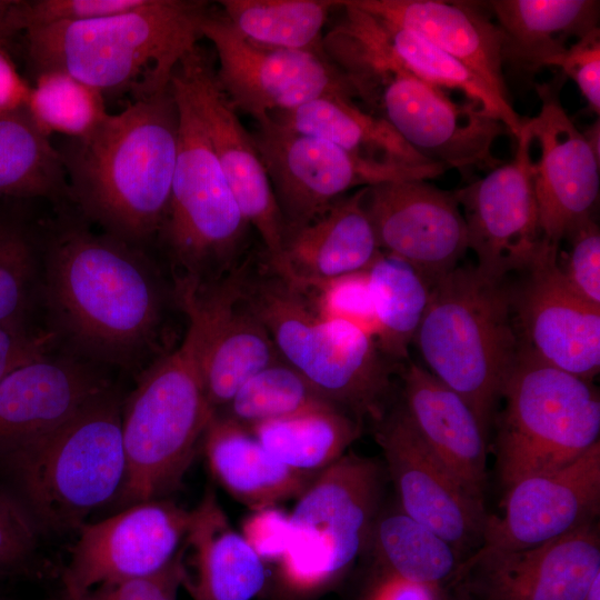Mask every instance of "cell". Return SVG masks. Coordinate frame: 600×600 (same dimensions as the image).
Masks as SVG:
<instances>
[{
	"instance_id": "obj_1",
	"label": "cell",
	"mask_w": 600,
	"mask_h": 600,
	"mask_svg": "<svg viewBox=\"0 0 600 600\" xmlns=\"http://www.w3.org/2000/svg\"><path fill=\"white\" fill-rule=\"evenodd\" d=\"M41 294L62 332L83 358L130 364L154 342L167 292L138 244L69 227L48 244Z\"/></svg>"
},
{
	"instance_id": "obj_2",
	"label": "cell",
	"mask_w": 600,
	"mask_h": 600,
	"mask_svg": "<svg viewBox=\"0 0 600 600\" xmlns=\"http://www.w3.org/2000/svg\"><path fill=\"white\" fill-rule=\"evenodd\" d=\"M179 112L169 86L134 98L60 151L68 193L103 232L141 246L158 233L176 169Z\"/></svg>"
},
{
	"instance_id": "obj_3",
	"label": "cell",
	"mask_w": 600,
	"mask_h": 600,
	"mask_svg": "<svg viewBox=\"0 0 600 600\" xmlns=\"http://www.w3.org/2000/svg\"><path fill=\"white\" fill-rule=\"evenodd\" d=\"M210 11L201 0H144L117 16L27 29L26 49L37 73L62 71L103 94L137 98L170 84Z\"/></svg>"
},
{
	"instance_id": "obj_4",
	"label": "cell",
	"mask_w": 600,
	"mask_h": 600,
	"mask_svg": "<svg viewBox=\"0 0 600 600\" xmlns=\"http://www.w3.org/2000/svg\"><path fill=\"white\" fill-rule=\"evenodd\" d=\"M177 303L188 326L181 343L157 360L122 404L127 460L123 499H161L179 488L214 414L209 404L202 360L209 324L200 292L182 290Z\"/></svg>"
},
{
	"instance_id": "obj_5",
	"label": "cell",
	"mask_w": 600,
	"mask_h": 600,
	"mask_svg": "<svg viewBox=\"0 0 600 600\" xmlns=\"http://www.w3.org/2000/svg\"><path fill=\"white\" fill-rule=\"evenodd\" d=\"M413 343L426 369L462 397L488 433L520 351L504 280L456 267L430 287Z\"/></svg>"
},
{
	"instance_id": "obj_6",
	"label": "cell",
	"mask_w": 600,
	"mask_h": 600,
	"mask_svg": "<svg viewBox=\"0 0 600 600\" xmlns=\"http://www.w3.org/2000/svg\"><path fill=\"white\" fill-rule=\"evenodd\" d=\"M241 293L269 331L278 353L326 399L354 419L378 423L388 412L392 359L377 341L346 321L320 316L306 294L271 268L246 264Z\"/></svg>"
},
{
	"instance_id": "obj_7",
	"label": "cell",
	"mask_w": 600,
	"mask_h": 600,
	"mask_svg": "<svg viewBox=\"0 0 600 600\" xmlns=\"http://www.w3.org/2000/svg\"><path fill=\"white\" fill-rule=\"evenodd\" d=\"M384 479L379 462L353 452L316 476L289 513V543L269 600H316L347 577L368 551Z\"/></svg>"
},
{
	"instance_id": "obj_8",
	"label": "cell",
	"mask_w": 600,
	"mask_h": 600,
	"mask_svg": "<svg viewBox=\"0 0 600 600\" xmlns=\"http://www.w3.org/2000/svg\"><path fill=\"white\" fill-rule=\"evenodd\" d=\"M122 404L116 390L107 391L4 469L38 529H79L122 490Z\"/></svg>"
},
{
	"instance_id": "obj_9",
	"label": "cell",
	"mask_w": 600,
	"mask_h": 600,
	"mask_svg": "<svg viewBox=\"0 0 600 600\" xmlns=\"http://www.w3.org/2000/svg\"><path fill=\"white\" fill-rule=\"evenodd\" d=\"M179 112L176 169L159 230L176 289L199 291L246 261L250 224L243 217L202 126L184 94L171 83Z\"/></svg>"
},
{
	"instance_id": "obj_10",
	"label": "cell",
	"mask_w": 600,
	"mask_h": 600,
	"mask_svg": "<svg viewBox=\"0 0 600 600\" xmlns=\"http://www.w3.org/2000/svg\"><path fill=\"white\" fill-rule=\"evenodd\" d=\"M337 59L357 97L380 110L418 153L446 169L496 167L492 147L504 124L473 102H456L446 91L414 77L388 56L343 37Z\"/></svg>"
},
{
	"instance_id": "obj_11",
	"label": "cell",
	"mask_w": 600,
	"mask_h": 600,
	"mask_svg": "<svg viewBox=\"0 0 600 600\" xmlns=\"http://www.w3.org/2000/svg\"><path fill=\"white\" fill-rule=\"evenodd\" d=\"M502 399L496 464L506 489L568 466L599 441L600 398L592 381L519 351Z\"/></svg>"
},
{
	"instance_id": "obj_12",
	"label": "cell",
	"mask_w": 600,
	"mask_h": 600,
	"mask_svg": "<svg viewBox=\"0 0 600 600\" xmlns=\"http://www.w3.org/2000/svg\"><path fill=\"white\" fill-rule=\"evenodd\" d=\"M251 133L267 171L286 239L347 192L389 181L433 179L439 164L409 167L359 157L328 141L289 131L268 117Z\"/></svg>"
},
{
	"instance_id": "obj_13",
	"label": "cell",
	"mask_w": 600,
	"mask_h": 600,
	"mask_svg": "<svg viewBox=\"0 0 600 600\" xmlns=\"http://www.w3.org/2000/svg\"><path fill=\"white\" fill-rule=\"evenodd\" d=\"M171 83L187 98L228 180L240 210L264 247L271 270L292 283L284 259L286 229L251 133L219 84L198 44L179 61Z\"/></svg>"
},
{
	"instance_id": "obj_14",
	"label": "cell",
	"mask_w": 600,
	"mask_h": 600,
	"mask_svg": "<svg viewBox=\"0 0 600 600\" xmlns=\"http://www.w3.org/2000/svg\"><path fill=\"white\" fill-rule=\"evenodd\" d=\"M201 36L214 47L217 78L229 101L256 121L320 97L357 98L348 76L324 53L258 44L212 11Z\"/></svg>"
},
{
	"instance_id": "obj_15",
	"label": "cell",
	"mask_w": 600,
	"mask_h": 600,
	"mask_svg": "<svg viewBox=\"0 0 600 600\" xmlns=\"http://www.w3.org/2000/svg\"><path fill=\"white\" fill-rule=\"evenodd\" d=\"M511 161L454 191L462 211L468 248L486 277L504 280L513 271H527L542 251L534 191L530 134L523 123Z\"/></svg>"
},
{
	"instance_id": "obj_16",
	"label": "cell",
	"mask_w": 600,
	"mask_h": 600,
	"mask_svg": "<svg viewBox=\"0 0 600 600\" xmlns=\"http://www.w3.org/2000/svg\"><path fill=\"white\" fill-rule=\"evenodd\" d=\"M376 426L399 508L443 538L463 562L482 542L489 516L483 501L472 497L438 460L401 406Z\"/></svg>"
},
{
	"instance_id": "obj_17",
	"label": "cell",
	"mask_w": 600,
	"mask_h": 600,
	"mask_svg": "<svg viewBox=\"0 0 600 600\" xmlns=\"http://www.w3.org/2000/svg\"><path fill=\"white\" fill-rule=\"evenodd\" d=\"M190 517V511L161 498L131 503L103 520L84 522L71 549L64 589L84 593L163 568L182 547Z\"/></svg>"
},
{
	"instance_id": "obj_18",
	"label": "cell",
	"mask_w": 600,
	"mask_h": 600,
	"mask_svg": "<svg viewBox=\"0 0 600 600\" xmlns=\"http://www.w3.org/2000/svg\"><path fill=\"white\" fill-rule=\"evenodd\" d=\"M363 204L381 251L409 263L429 287L469 249L454 191L424 179L389 181L363 188Z\"/></svg>"
},
{
	"instance_id": "obj_19",
	"label": "cell",
	"mask_w": 600,
	"mask_h": 600,
	"mask_svg": "<svg viewBox=\"0 0 600 600\" xmlns=\"http://www.w3.org/2000/svg\"><path fill=\"white\" fill-rule=\"evenodd\" d=\"M501 517L489 514L480 547L467 559L532 548L600 513V441L568 466L524 478L507 489Z\"/></svg>"
},
{
	"instance_id": "obj_20",
	"label": "cell",
	"mask_w": 600,
	"mask_h": 600,
	"mask_svg": "<svg viewBox=\"0 0 600 600\" xmlns=\"http://www.w3.org/2000/svg\"><path fill=\"white\" fill-rule=\"evenodd\" d=\"M559 251L542 248L512 311L520 351L592 381L600 369V307L579 296L558 266Z\"/></svg>"
},
{
	"instance_id": "obj_21",
	"label": "cell",
	"mask_w": 600,
	"mask_h": 600,
	"mask_svg": "<svg viewBox=\"0 0 600 600\" xmlns=\"http://www.w3.org/2000/svg\"><path fill=\"white\" fill-rule=\"evenodd\" d=\"M539 112L522 119L538 157L533 158L534 191L542 244L559 251L570 230L592 217L600 187V158L569 118L558 86L537 87Z\"/></svg>"
},
{
	"instance_id": "obj_22",
	"label": "cell",
	"mask_w": 600,
	"mask_h": 600,
	"mask_svg": "<svg viewBox=\"0 0 600 600\" xmlns=\"http://www.w3.org/2000/svg\"><path fill=\"white\" fill-rule=\"evenodd\" d=\"M111 389L91 361L73 354L49 352L12 371L0 382V468Z\"/></svg>"
},
{
	"instance_id": "obj_23",
	"label": "cell",
	"mask_w": 600,
	"mask_h": 600,
	"mask_svg": "<svg viewBox=\"0 0 600 600\" xmlns=\"http://www.w3.org/2000/svg\"><path fill=\"white\" fill-rule=\"evenodd\" d=\"M599 574L596 521L532 548L466 559L453 579L479 600H581Z\"/></svg>"
},
{
	"instance_id": "obj_24",
	"label": "cell",
	"mask_w": 600,
	"mask_h": 600,
	"mask_svg": "<svg viewBox=\"0 0 600 600\" xmlns=\"http://www.w3.org/2000/svg\"><path fill=\"white\" fill-rule=\"evenodd\" d=\"M401 379L400 406L419 437L460 484L483 501L488 433L473 410L419 364L406 366Z\"/></svg>"
},
{
	"instance_id": "obj_25",
	"label": "cell",
	"mask_w": 600,
	"mask_h": 600,
	"mask_svg": "<svg viewBox=\"0 0 600 600\" xmlns=\"http://www.w3.org/2000/svg\"><path fill=\"white\" fill-rule=\"evenodd\" d=\"M357 9L426 39L453 57L501 99L504 80L501 34L477 2L439 0H348Z\"/></svg>"
},
{
	"instance_id": "obj_26",
	"label": "cell",
	"mask_w": 600,
	"mask_h": 600,
	"mask_svg": "<svg viewBox=\"0 0 600 600\" xmlns=\"http://www.w3.org/2000/svg\"><path fill=\"white\" fill-rule=\"evenodd\" d=\"M246 263L221 281L199 290L209 313L202 374L214 412L223 408L248 379L281 360L269 331L241 293Z\"/></svg>"
},
{
	"instance_id": "obj_27",
	"label": "cell",
	"mask_w": 600,
	"mask_h": 600,
	"mask_svg": "<svg viewBox=\"0 0 600 600\" xmlns=\"http://www.w3.org/2000/svg\"><path fill=\"white\" fill-rule=\"evenodd\" d=\"M182 587L192 600H253L268 584L266 563L237 532L213 489L190 510Z\"/></svg>"
},
{
	"instance_id": "obj_28",
	"label": "cell",
	"mask_w": 600,
	"mask_h": 600,
	"mask_svg": "<svg viewBox=\"0 0 600 600\" xmlns=\"http://www.w3.org/2000/svg\"><path fill=\"white\" fill-rule=\"evenodd\" d=\"M344 19L337 30L379 51L420 80L443 91L461 92L487 114L501 121L514 138L522 119L511 103L498 97L487 83L463 63L408 30L377 19L341 1Z\"/></svg>"
},
{
	"instance_id": "obj_29",
	"label": "cell",
	"mask_w": 600,
	"mask_h": 600,
	"mask_svg": "<svg viewBox=\"0 0 600 600\" xmlns=\"http://www.w3.org/2000/svg\"><path fill=\"white\" fill-rule=\"evenodd\" d=\"M381 252L363 204V188L337 200L284 242L297 288L367 270Z\"/></svg>"
},
{
	"instance_id": "obj_30",
	"label": "cell",
	"mask_w": 600,
	"mask_h": 600,
	"mask_svg": "<svg viewBox=\"0 0 600 600\" xmlns=\"http://www.w3.org/2000/svg\"><path fill=\"white\" fill-rule=\"evenodd\" d=\"M202 447L216 480L251 510L298 498L319 473L280 462L247 428L218 413L206 429Z\"/></svg>"
},
{
	"instance_id": "obj_31",
	"label": "cell",
	"mask_w": 600,
	"mask_h": 600,
	"mask_svg": "<svg viewBox=\"0 0 600 600\" xmlns=\"http://www.w3.org/2000/svg\"><path fill=\"white\" fill-rule=\"evenodd\" d=\"M496 19L503 67L534 73L561 53L571 39L598 28L596 0H493L478 2Z\"/></svg>"
},
{
	"instance_id": "obj_32",
	"label": "cell",
	"mask_w": 600,
	"mask_h": 600,
	"mask_svg": "<svg viewBox=\"0 0 600 600\" xmlns=\"http://www.w3.org/2000/svg\"><path fill=\"white\" fill-rule=\"evenodd\" d=\"M268 118L289 131L369 160L409 167L436 164L411 148L383 118L364 111L349 97H320Z\"/></svg>"
},
{
	"instance_id": "obj_33",
	"label": "cell",
	"mask_w": 600,
	"mask_h": 600,
	"mask_svg": "<svg viewBox=\"0 0 600 600\" xmlns=\"http://www.w3.org/2000/svg\"><path fill=\"white\" fill-rule=\"evenodd\" d=\"M248 430L280 462L318 473L339 460L360 437L361 422L327 402Z\"/></svg>"
},
{
	"instance_id": "obj_34",
	"label": "cell",
	"mask_w": 600,
	"mask_h": 600,
	"mask_svg": "<svg viewBox=\"0 0 600 600\" xmlns=\"http://www.w3.org/2000/svg\"><path fill=\"white\" fill-rule=\"evenodd\" d=\"M368 551L377 568L412 582L437 587L453 579L462 562L451 544L399 507L380 510Z\"/></svg>"
},
{
	"instance_id": "obj_35",
	"label": "cell",
	"mask_w": 600,
	"mask_h": 600,
	"mask_svg": "<svg viewBox=\"0 0 600 600\" xmlns=\"http://www.w3.org/2000/svg\"><path fill=\"white\" fill-rule=\"evenodd\" d=\"M222 14L243 38L258 44L324 53L322 30L334 0H221Z\"/></svg>"
},
{
	"instance_id": "obj_36",
	"label": "cell",
	"mask_w": 600,
	"mask_h": 600,
	"mask_svg": "<svg viewBox=\"0 0 600 600\" xmlns=\"http://www.w3.org/2000/svg\"><path fill=\"white\" fill-rule=\"evenodd\" d=\"M0 193L51 199L69 196L60 151L24 109L0 113Z\"/></svg>"
},
{
	"instance_id": "obj_37",
	"label": "cell",
	"mask_w": 600,
	"mask_h": 600,
	"mask_svg": "<svg viewBox=\"0 0 600 600\" xmlns=\"http://www.w3.org/2000/svg\"><path fill=\"white\" fill-rule=\"evenodd\" d=\"M367 272L379 327L376 341L390 359H406L426 311L430 287L409 263L384 252Z\"/></svg>"
},
{
	"instance_id": "obj_38",
	"label": "cell",
	"mask_w": 600,
	"mask_h": 600,
	"mask_svg": "<svg viewBox=\"0 0 600 600\" xmlns=\"http://www.w3.org/2000/svg\"><path fill=\"white\" fill-rule=\"evenodd\" d=\"M24 110L47 137L83 139L108 118L103 93L62 71L37 73Z\"/></svg>"
},
{
	"instance_id": "obj_39",
	"label": "cell",
	"mask_w": 600,
	"mask_h": 600,
	"mask_svg": "<svg viewBox=\"0 0 600 600\" xmlns=\"http://www.w3.org/2000/svg\"><path fill=\"white\" fill-rule=\"evenodd\" d=\"M327 402L330 401L300 372L279 360L248 379L214 413L250 429Z\"/></svg>"
},
{
	"instance_id": "obj_40",
	"label": "cell",
	"mask_w": 600,
	"mask_h": 600,
	"mask_svg": "<svg viewBox=\"0 0 600 600\" xmlns=\"http://www.w3.org/2000/svg\"><path fill=\"white\" fill-rule=\"evenodd\" d=\"M299 289H302L320 316L346 321L377 339L379 327L367 270L314 282Z\"/></svg>"
},
{
	"instance_id": "obj_41",
	"label": "cell",
	"mask_w": 600,
	"mask_h": 600,
	"mask_svg": "<svg viewBox=\"0 0 600 600\" xmlns=\"http://www.w3.org/2000/svg\"><path fill=\"white\" fill-rule=\"evenodd\" d=\"M41 294V262L18 236L0 237V323L23 320Z\"/></svg>"
},
{
	"instance_id": "obj_42",
	"label": "cell",
	"mask_w": 600,
	"mask_h": 600,
	"mask_svg": "<svg viewBox=\"0 0 600 600\" xmlns=\"http://www.w3.org/2000/svg\"><path fill=\"white\" fill-rule=\"evenodd\" d=\"M564 239L570 251L559 266L569 286L583 299L600 307V231L592 217L574 226Z\"/></svg>"
},
{
	"instance_id": "obj_43",
	"label": "cell",
	"mask_w": 600,
	"mask_h": 600,
	"mask_svg": "<svg viewBox=\"0 0 600 600\" xmlns=\"http://www.w3.org/2000/svg\"><path fill=\"white\" fill-rule=\"evenodd\" d=\"M181 548L157 571L101 584L80 594L83 600H177L184 576Z\"/></svg>"
},
{
	"instance_id": "obj_44",
	"label": "cell",
	"mask_w": 600,
	"mask_h": 600,
	"mask_svg": "<svg viewBox=\"0 0 600 600\" xmlns=\"http://www.w3.org/2000/svg\"><path fill=\"white\" fill-rule=\"evenodd\" d=\"M38 531L21 502L0 491V576L21 569L31 559Z\"/></svg>"
},
{
	"instance_id": "obj_45",
	"label": "cell",
	"mask_w": 600,
	"mask_h": 600,
	"mask_svg": "<svg viewBox=\"0 0 600 600\" xmlns=\"http://www.w3.org/2000/svg\"><path fill=\"white\" fill-rule=\"evenodd\" d=\"M548 67L562 70L579 88L589 108L600 113V29L599 27L574 40L552 58Z\"/></svg>"
},
{
	"instance_id": "obj_46",
	"label": "cell",
	"mask_w": 600,
	"mask_h": 600,
	"mask_svg": "<svg viewBox=\"0 0 600 600\" xmlns=\"http://www.w3.org/2000/svg\"><path fill=\"white\" fill-rule=\"evenodd\" d=\"M144 0H29L27 29L86 22L128 12Z\"/></svg>"
},
{
	"instance_id": "obj_47",
	"label": "cell",
	"mask_w": 600,
	"mask_h": 600,
	"mask_svg": "<svg viewBox=\"0 0 600 600\" xmlns=\"http://www.w3.org/2000/svg\"><path fill=\"white\" fill-rule=\"evenodd\" d=\"M241 534L264 563H278L289 543L290 516L278 506L252 510L242 521Z\"/></svg>"
},
{
	"instance_id": "obj_48",
	"label": "cell",
	"mask_w": 600,
	"mask_h": 600,
	"mask_svg": "<svg viewBox=\"0 0 600 600\" xmlns=\"http://www.w3.org/2000/svg\"><path fill=\"white\" fill-rule=\"evenodd\" d=\"M57 334L37 331L23 320L0 323V382L19 367L50 352Z\"/></svg>"
},
{
	"instance_id": "obj_49",
	"label": "cell",
	"mask_w": 600,
	"mask_h": 600,
	"mask_svg": "<svg viewBox=\"0 0 600 600\" xmlns=\"http://www.w3.org/2000/svg\"><path fill=\"white\" fill-rule=\"evenodd\" d=\"M374 568L361 600H442L441 587L412 582Z\"/></svg>"
},
{
	"instance_id": "obj_50",
	"label": "cell",
	"mask_w": 600,
	"mask_h": 600,
	"mask_svg": "<svg viewBox=\"0 0 600 600\" xmlns=\"http://www.w3.org/2000/svg\"><path fill=\"white\" fill-rule=\"evenodd\" d=\"M31 84L18 72L12 60L0 47V113L26 108Z\"/></svg>"
},
{
	"instance_id": "obj_51",
	"label": "cell",
	"mask_w": 600,
	"mask_h": 600,
	"mask_svg": "<svg viewBox=\"0 0 600 600\" xmlns=\"http://www.w3.org/2000/svg\"><path fill=\"white\" fill-rule=\"evenodd\" d=\"M28 1L0 0V47L27 28Z\"/></svg>"
},
{
	"instance_id": "obj_52",
	"label": "cell",
	"mask_w": 600,
	"mask_h": 600,
	"mask_svg": "<svg viewBox=\"0 0 600 600\" xmlns=\"http://www.w3.org/2000/svg\"><path fill=\"white\" fill-rule=\"evenodd\" d=\"M586 141L597 157L600 158V121L597 119L587 130L581 131Z\"/></svg>"
},
{
	"instance_id": "obj_53",
	"label": "cell",
	"mask_w": 600,
	"mask_h": 600,
	"mask_svg": "<svg viewBox=\"0 0 600 600\" xmlns=\"http://www.w3.org/2000/svg\"><path fill=\"white\" fill-rule=\"evenodd\" d=\"M581 600H600V574L596 577Z\"/></svg>"
},
{
	"instance_id": "obj_54",
	"label": "cell",
	"mask_w": 600,
	"mask_h": 600,
	"mask_svg": "<svg viewBox=\"0 0 600 600\" xmlns=\"http://www.w3.org/2000/svg\"><path fill=\"white\" fill-rule=\"evenodd\" d=\"M63 600H83L82 596L76 591L64 589Z\"/></svg>"
}]
</instances>
